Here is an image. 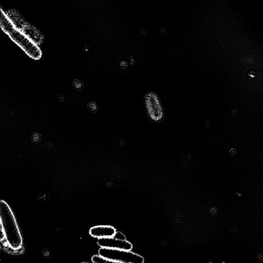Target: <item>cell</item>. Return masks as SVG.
I'll return each instance as SVG.
<instances>
[{"mask_svg":"<svg viewBox=\"0 0 263 263\" xmlns=\"http://www.w3.org/2000/svg\"><path fill=\"white\" fill-rule=\"evenodd\" d=\"M97 243L100 247L103 248L129 251H131L133 249L132 244L127 240H120L113 237L98 239Z\"/></svg>","mask_w":263,"mask_h":263,"instance_id":"4","label":"cell"},{"mask_svg":"<svg viewBox=\"0 0 263 263\" xmlns=\"http://www.w3.org/2000/svg\"><path fill=\"white\" fill-rule=\"evenodd\" d=\"M0 220L2 240L5 245L14 251L22 248L23 239L21 232L10 206L2 200L0 202Z\"/></svg>","mask_w":263,"mask_h":263,"instance_id":"1","label":"cell"},{"mask_svg":"<svg viewBox=\"0 0 263 263\" xmlns=\"http://www.w3.org/2000/svg\"><path fill=\"white\" fill-rule=\"evenodd\" d=\"M114 238L115 239L120 240H126V236L121 233V232L120 231H117L116 232L115 234L114 235Z\"/></svg>","mask_w":263,"mask_h":263,"instance_id":"7","label":"cell"},{"mask_svg":"<svg viewBox=\"0 0 263 263\" xmlns=\"http://www.w3.org/2000/svg\"><path fill=\"white\" fill-rule=\"evenodd\" d=\"M91 262L94 263H112L100 255H94L91 258Z\"/></svg>","mask_w":263,"mask_h":263,"instance_id":"6","label":"cell"},{"mask_svg":"<svg viewBox=\"0 0 263 263\" xmlns=\"http://www.w3.org/2000/svg\"><path fill=\"white\" fill-rule=\"evenodd\" d=\"M98 254L112 263H143L144 258L131 251L100 247Z\"/></svg>","mask_w":263,"mask_h":263,"instance_id":"3","label":"cell"},{"mask_svg":"<svg viewBox=\"0 0 263 263\" xmlns=\"http://www.w3.org/2000/svg\"><path fill=\"white\" fill-rule=\"evenodd\" d=\"M1 26L4 32L30 58L39 60L42 52L37 44L15 27L5 12L1 10Z\"/></svg>","mask_w":263,"mask_h":263,"instance_id":"2","label":"cell"},{"mask_svg":"<svg viewBox=\"0 0 263 263\" xmlns=\"http://www.w3.org/2000/svg\"><path fill=\"white\" fill-rule=\"evenodd\" d=\"M116 232L114 227L109 225H99L90 229L89 235L93 238L100 239L114 237Z\"/></svg>","mask_w":263,"mask_h":263,"instance_id":"5","label":"cell"}]
</instances>
